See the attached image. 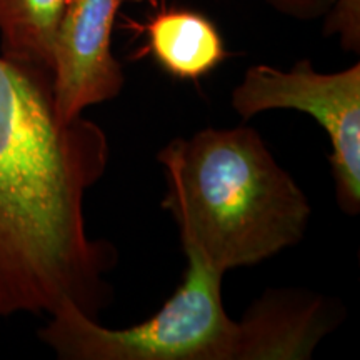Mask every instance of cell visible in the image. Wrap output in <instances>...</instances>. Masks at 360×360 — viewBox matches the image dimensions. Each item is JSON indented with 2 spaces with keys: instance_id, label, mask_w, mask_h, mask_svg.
<instances>
[{
  "instance_id": "1",
  "label": "cell",
  "mask_w": 360,
  "mask_h": 360,
  "mask_svg": "<svg viewBox=\"0 0 360 360\" xmlns=\"http://www.w3.org/2000/svg\"><path fill=\"white\" fill-rule=\"evenodd\" d=\"M107 162L105 132L62 119L51 75L0 56V319L67 304L97 319L109 305L117 252L85 220Z\"/></svg>"
},
{
  "instance_id": "2",
  "label": "cell",
  "mask_w": 360,
  "mask_h": 360,
  "mask_svg": "<svg viewBox=\"0 0 360 360\" xmlns=\"http://www.w3.org/2000/svg\"><path fill=\"white\" fill-rule=\"evenodd\" d=\"M157 160L167 186L162 207L177 224L187 259L225 276L304 237L307 197L254 129L199 130L169 142Z\"/></svg>"
},
{
  "instance_id": "3",
  "label": "cell",
  "mask_w": 360,
  "mask_h": 360,
  "mask_svg": "<svg viewBox=\"0 0 360 360\" xmlns=\"http://www.w3.org/2000/svg\"><path fill=\"white\" fill-rule=\"evenodd\" d=\"M224 274L188 259L174 295L146 322L109 328L75 305L49 315L40 340L64 360H269L260 312L232 321L222 300Z\"/></svg>"
},
{
  "instance_id": "4",
  "label": "cell",
  "mask_w": 360,
  "mask_h": 360,
  "mask_svg": "<svg viewBox=\"0 0 360 360\" xmlns=\"http://www.w3.org/2000/svg\"><path fill=\"white\" fill-rule=\"evenodd\" d=\"M232 109L242 119L276 109L307 112L328 135V162L337 202L349 215L360 210V65L322 74L304 58L290 70L254 65L232 92Z\"/></svg>"
},
{
  "instance_id": "5",
  "label": "cell",
  "mask_w": 360,
  "mask_h": 360,
  "mask_svg": "<svg viewBox=\"0 0 360 360\" xmlns=\"http://www.w3.org/2000/svg\"><path fill=\"white\" fill-rule=\"evenodd\" d=\"M129 0H67L53 47L52 89L64 120L120 94L125 75L112 53L120 7Z\"/></svg>"
},
{
  "instance_id": "6",
  "label": "cell",
  "mask_w": 360,
  "mask_h": 360,
  "mask_svg": "<svg viewBox=\"0 0 360 360\" xmlns=\"http://www.w3.org/2000/svg\"><path fill=\"white\" fill-rule=\"evenodd\" d=\"M147 51L175 79L199 80L227 57L214 22L187 8H164L143 27Z\"/></svg>"
},
{
  "instance_id": "7",
  "label": "cell",
  "mask_w": 360,
  "mask_h": 360,
  "mask_svg": "<svg viewBox=\"0 0 360 360\" xmlns=\"http://www.w3.org/2000/svg\"><path fill=\"white\" fill-rule=\"evenodd\" d=\"M67 0H0V56L52 77Z\"/></svg>"
},
{
  "instance_id": "8",
  "label": "cell",
  "mask_w": 360,
  "mask_h": 360,
  "mask_svg": "<svg viewBox=\"0 0 360 360\" xmlns=\"http://www.w3.org/2000/svg\"><path fill=\"white\" fill-rule=\"evenodd\" d=\"M334 4V11H332L326 22V34H337L345 51L359 52L360 0H335Z\"/></svg>"
},
{
  "instance_id": "9",
  "label": "cell",
  "mask_w": 360,
  "mask_h": 360,
  "mask_svg": "<svg viewBox=\"0 0 360 360\" xmlns=\"http://www.w3.org/2000/svg\"><path fill=\"white\" fill-rule=\"evenodd\" d=\"M269 2L278 11L300 17V19H309V17H317L328 11L334 0H269Z\"/></svg>"
}]
</instances>
